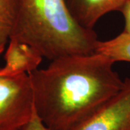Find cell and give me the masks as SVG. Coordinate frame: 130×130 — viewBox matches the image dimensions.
Listing matches in <instances>:
<instances>
[{
  "label": "cell",
  "instance_id": "9",
  "mask_svg": "<svg viewBox=\"0 0 130 130\" xmlns=\"http://www.w3.org/2000/svg\"><path fill=\"white\" fill-rule=\"evenodd\" d=\"M22 130H49L46 126L43 124L40 119L37 116L36 111L31 118V119L26 125L23 127Z\"/></svg>",
  "mask_w": 130,
  "mask_h": 130
},
{
  "label": "cell",
  "instance_id": "4",
  "mask_svg": "<svg viewBox=\"0 0 130 130\" xmlns=\"http://www.w3.org/2000/svg\"><path fill=\"white\" fill-rule=\"evenodd\" d=\"M69 130H130V77L118 93Z\"/></svg>",
  "mask_w": 130,
  "mask_h": 130
},
{
  "label": "cell",
  "instance_id": "7",
  "mask_svg": "<svg viewBox=\"0 0 130 130\" xmlns=\"http://www.w3.org/2000/svg\"><path fill=\"white\" fill-rule=\"evenodd\" d=\"M95 52L116 61L130 62V32L123 31L110 40L99 41Z\"/></svg>",
  "mask_w": 130,
  "mask_h": 130
},
{
  "label": "cell",
  "instance_id": "10",
  "mask_svg": "<svg viewBox=\"0 0 130 130\" xmlns=\"http://www.w3.org/2000/svg\"><path fill=\"white\" fill-rule=\"evenodd\" d=\"M119 12H121L124 18V31L130 32V0L127 1L123 7H121Z\"/></svg>",
  "mask_w": 130,
  "mask_h": 130
},
{
  "label": "cell",
  "instance_id": "11",
  "mask_svg": "<svg viewBox=\"0 0 130 130\" xmlns=\"http://www.w3.org/2000/svg\"><path fill=\"white\" fill-rule=\"evenodd\" d=\"M5 46H0V54H2V52L5 50Z\"/></svg>",
  "mask_w": 130,
  "mask_h": 130
},
{
  "label": "cell",
  "instance_id": "3",
  "mask_svg": "<svg viewBox=\"0 0 130 130\" xmlns=\"http://www.w3.org/2000/svg\"><path fill=\"white\" fill-rule=\"evenodd\" d=\"M34 112L29 74L0 75V130H22Z\"/></svg>",
  "mask_w": 130,
  "mask_h": 130
},
{
  "label": "cell",
  "instance_id": "8",
  "mask_svg": "<svg viewBox=\"0 0 130 130\" xmlns=\"http://www.w3.org/2000/svg\"><path fill=\"white\" fill-rule=\"evenodd\" d=\"M19 0H0V46H5L14 30Z\"/></svg>",
  "mask_w": 130,
  "mask_h": 130
},
{
  "label": "cell",
  "instance_id": "1",
  "mask_svg": "<svg viewBox=\"0 0 130 130\" xmlns=\"http://www.w3.org/2000/svg\"><path fill=\"white\" fill-rule=\"evenodd\" d=\"M114 62L95 52L51 61L29 72L35 111L49 130H69L87 119L123 86Z\"/></svg>",
  "mask_w": 130,
  "mask_h": 130
},
{
  "label": "cell",
  "instance_id": "5",
  "mask_svg": "<svg viewBox=\"0 0 130 130\" xmlns=\"http://www.w3.org/2000/svg\"><path fill=\"white\" fill-rule=\"evenodd\" d=\"M43 57L25 42L10 38L5 54V64L0 68V75L15 76L37 70Z\"/></svg>",
  "mask_w": 130,
  "mask_h": 130
},
{
  "label": "cell",
  "instance_id": "2",
  "mask_svg": "<svg viewBox=\"0 0 130 130\" xmlns=\"http://www.w3.org/2000/svg\"><path fill=\"white\" fill-rule=\"evenodd\" d=\"M12 37L29 44L50 61L95 53L99 41L93 29L76 21L66 0H19Z\"/></svg>",
  "mask_w": 130,
  "mask_h": 130
},
{
  "label": "cell",
  "instance_id": "6",
  "mask_svg": "<svg viewBox=\"0 0 130 130\" xmlns=\"http://www.w3.org/2000/svg\"><path fill=\"white\" fill-rule=\"evenodd\" d=\"M129 0H66L71 14L83 27L93 29L107 13L119 11Z\"/></svg>",
  "mask_w": 130,
  "mask_h": 130
}]
</instances>
